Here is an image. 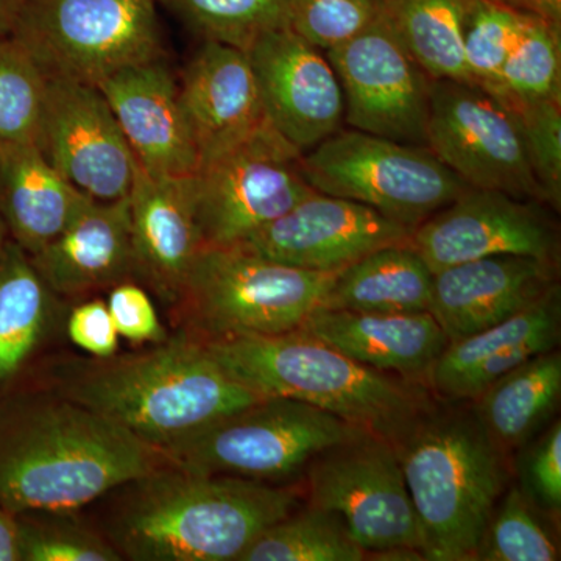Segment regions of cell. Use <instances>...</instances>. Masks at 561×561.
I'll use <instances>...</instances> for the list:
<instances>
[{
	"instance_id": "obj_1",
	"label": "cell",
	"mask_w": 561,
	"mask_h": 561,
	"mask_svg": "<svg viewBox=\"0 0 561 561\" xmlns=\"http://www.w3.org/2000/svg\"><path fill=\"white\" fill-rule=\"evenodd\" d=\"M165 465L162 449L49 390L0 408V504L11 515L77 512Z\"/></svg>"
},
{
	"instance_id": "obj_2",
	"label": "cell",
	"mask_w": 561,
	"mask_h": 561,
	"mask_svg": "<svg viewBox=\"0 0 561 561\" xmlns=\"http://www.w3.org/2000/svg\"><path fill=\"white\" fill-rule=\"evenodd\" d=\"M43 389L105 416L164 453L265 398L231 378L186 332L122 356L49 362Z\"/></svg>"
},
{
	"instance_id": "obj_3",
	"label": "cell",
	"mask_w": 561,
	"mask_h": 561,
	"mask_svg": "<svg viewBox=\"0 0 561 561\" xmlns=\"http://www.w3.org/2000/svg\"><path fill=\"white\" fill-rule=\"evenodd\" d=\"M102 534L122 560L239 561L301 490L165 465L117 486Z\"/></svg>"
},
{
	"instance_id": "obj_4",
	"label": "cell",
	"mask_w": 561,
	"mask_h": 561,
	"mask_svg": "<svg viewBox=\"0 0 561 561\" xmlns=\"http://www.w3.org/2000/svg\"><path fill=\"white\" fill-rule=\"evenodd\" d=\"M390 442L419 518L424 560H476L507 468L474 408L431 401Z\"/></svg>"
},
{
	"instance_id": "obj_5",
	"label": "cell",
	"mask_w": 561,
	"mask_h": 561,
	"mask_svg": "<svg viewBox=\"0 0 561 561\" xmlns=\"http://www.w3.org/2000/svg\"><path fill=\"white\" fill-rule=\"evenodd\" d=\"M201 342L254 393L306 402L389 440L432 401L419 382L365 367L302 330Z\"/></svg>"
},
{
	"instance_id": "obj_6",
	"label": "cell",
	"mask_w": 561,
	"mask_h": 561,
	"mask_svg": "<svg viewBox=\"0 0 561 561\" xmlns=\"http://www.w3.org/2000/svg\"><path fill=\"white\" fill-rule=\"evenodd\" d=\"M339 272H313L241 245L203 247L173 308L197 341L300 330Z\"/></svg>"
},
{
	"instance_id": "obj_7",
	"label": "cell",
	"mask_w": 561,
	"mask_h": 561,
	"mask_svg": "<svg viewBox=\"0 0 561 561\" xmlns=\"http://www.w3.org/2000/svg\"><path fill=\"white\" fill-rule=\"evenodd\" d=\"M364 431L306 402L265 397L176 443L165 456L201 474L276 483L300 478L319 454Z\"/></svg>"
},
{
	"instance_id": "obj_8",
	"label": "cell",
	"mask_w": 561,
	"mask_h": 561,
	"mask_svg": "<svg viewBox=\"0 0 561 561\" xmlns=\"http://www.w3.org/2000/svg\"><path fill=\"white\" fill-rule=\"evenodd\" d=\"M11 36L47 80L92 87L164 57L157 0H25Z\"/></svg>"
},
{
	"instance_id": "obj_9",
	"label": "cell",
	"mask_w": 561,
	"mask_h": 561,
	"mask_svg": "<svg viewBox=\"0 0 561 561\" xmlns=\"http://www.w3.org/2000/svg\"><path fill=\"white\" fill-rule=\"evenodd\" d=\"M313 190L362 203L415 230L467 190L427 147L346 128L302 154Z\"/></svg>"
},
{
	"instance_id": "obj_10",
	"label": "cell",
	"mask_w": 561,
	"mask_h": 561,
	"mask_svg": "<svg viewBox=\"0 0 561 561\" xmlns=\"http://www.w3.org/2000/svg\"><path fill=\"white\" fill-rule=\"evenodd\" d=\"M308 504L335 513L365 553L424 560L419 518L389 438L364 431L305 471Z\"/></svg>"
},
{
	"instance_id": "obj_11",
	"label": "cell",
	"mask_w": 561,
	"mask_h": 561,
	"mask_svg": "<svg viewBox=\"0 0 561 561\" xmlns=\"http://www.w3.org/2000/svg\"><path fill=\"white\" fill-rule=\"evenodd\" d=\"M302 153L271 122L192 176V205L203 247L239 245L316 190Z\"/></svg>"
},
{
	"instance_id": "obj_12",
	"label": "cell",
	"mask_w": 561,
	"mask_h": 561,
	"mask_svg": "<svg viewBox=\"0 0 561 561\" xmlns=\"http://www.w3.org/2000/svg\"><path fill=\"white\" fill-rule=\"evenodd\" d=\"M426 147L467 186L542 203L518 117L482 88L432 80Z\"/></svg>"
},
{
	"instance_id": "obj_13",
	"label": "cell",
	"mask_w": 561,
	"mask_h": 561,
	"mask_svg": "<svg viewBox=\"0 0 561 561\" xmlns=\"http://www.w3.org/2000/svg\"><path fill=\"white\" fill-rule=\"evenodd\" d=\"M324 54L341 81L351 128L426 147L432 79L382 16Z\"/></svg>"
},
{
	"instance_id": "obj_14",
	"label": "cell",
	"mask_w": 561,
	"mask_h": 561,
	"mask_svg": "<svg viewBox=\"0 0 561 561\" xmlns=\"http://www.w3.org/2000/svg\"><path fill=\"white\" fill-rule=\"evenodd\" d=\"M38 147L62 179L92 201L130 194L138 162L98 87L49 80Z\"/></svg>"
},
{
	"instance_id": "obj_15",
	"label": "cell",
	"mask_w": 561,
	"mask_h": 561,
	"mask_svg": "<svg viewBox=\"0 0 561 561\" xmlns=\"http://www.w3.org/2000/svg\"><path fill=\"white\" fill-rule=\"evenodd\" d=\"M541 203L467 187L412 231L411 247L432 273L483 257L527 256L556 264V228Z\"/></svg>"
},
{
	"instance_id": "obj_16",
	"label": "cell",
	"mask_w": 561,
	"mask_h": 561,
	"mask_svg": "<svg viewBox=\"0 0 561 561\" xmlns=\"http://www.w3.org/2000/svg\"><path fill=\"white\" fill-rule=\"evenodd\" d=\"M272 127L302 154L341 130L345 99L330 58L289 27L247 50Z\"/></svg>"
},
{
	"instance_id": "obj_17",
	"label": "cell",
	"mask_w": 561,
	"mask_h": 561,
	"mask_svg": "<svg viewBox=\"0 0 561 561\" xmlns=\"http://www.w3.org/2000/svg\"><path fill=\"white\" fill-rule=\"evenodd\" d=\"M412 228L362 203L313 192L239 245L313 272H341L383 247L411 242Z\"/></svg>"
},
{
	"instance_id": "obj_18",
	"label": "cell",
	"mask_w": 561,
	"mask_h": 561,
	"mask_svg": "<svg viewBox=\"0 0 561 561\" xmlns=\"http://www.w3.org/2000/svg\"><path fill=\"white\" fill-rule=\"evenodd\" d=\"M184 119L198 169L217 160L267 124L260 87L247 51L203 41L179 83Z\"/></svg>"
},
{
	"instance_id": "obj_19",
	"label": "cell",
	"mask_w": 561,
	"mask_h": 561,
	"mask_svg": "<svg viewBox=\"0 0 561 561\" xmlns=\"http://www.w3.org/2000/svg\"><path fill=\"white\" fill-rule=\"evenodd\" d=\"M98 88L144 172L164 179H191L198 172L179 81L164 57L121 70Z\"/></svg>"
},
{
	"instance_id": "obj_20",
	"label": "cell",
	"mask_w": 561,
	"mask_h": 561,
	"mask_svg": "<svg viewBox=\"0 0 561 561\" xmlns=\"http://www.w3.org/2000/svg\"><path fill=\"white\" fill-rule=\"evenodd\" d=\"M556 286V264L493 256L434 273L431 313L448 341L467 337L529 308Z\"/></svg>"
},
{
	"instance_id": "obj_21",
	"label": "cell",
	"mask_w": 561,
	"mask_h": 561,
	"mask_svg": "<svg viewBox=\"0 0 561 561\" xmlns=\"http://www.w3.org/2000/svg\"><path fill=\"white\" fill-rule=\"evenodd\" d=\"M191 179H164L136 168L130 203L135 280L173 308L203 249Z\"/></svg>"
},
{
	"instance_id": "obj_22",
	"label": "cell",
	"mask_w": 561,
	"mask_h": 561,
	"mask_svg": "<svg viewBox=\"0 0 561 561\" xmlns=\"http://www.w3.org/2000/svg\"><path fill=\"white\" fill-rule=\"evenodd\" d=\"M31 260L57 297H83L135 280L128 197H88L60 234Z\"/></svg>"
},
{
	"instance_id": "obj_23",
	"label": "cell",
	"mask_w": 561,
	"mask_h": 561,
	"mask_svg": "<svg viewBox=\"0 0 561 561\" xmlns=\"http://www.w3.org/2000/svg\"><path fill=\"white\" fill-rule=\"evenodd\" d=\"M300 330L376 371L419 381L448 345L431 312L373 313L317 308Z\"/></svg>"
},
{
	"instance_id": "obj_24",
	"label": "cell",
	"mask_w": 561,
	"mask_h": 561,
	"mask_svg": "<svg viewBox=\"0 0 561 561\" xmlns=\"http://www.w3.org/2000/svg\"><path fill=\"white\" fill-rule=\"evenodd\" d=\"M87 198L38 146L0 139V220L28 256L57 238Z\"/></svg>"
},
{
	"instance_id": "obj_25",
	"label": "cell",
	"mask_w": 561,
	"mask_h": 561,
	"mask_svg": "<svg viewBox=\"0 0 561 561\" xmlns=\"http://www.w3.org/2000/svg\"><path fill=\"white\" fill-rule=\"evenodd\" d=\"M434 273L411 243L383 247L339 272L321 308L354 312H431Z\"/></svg>"
},
{
	"instance_id": "obj_26",
	"label": "cell",
	"mask_w": 561,
	"mask_h": 561,
	"mask_svg": "<svg viewBox=\"0 0 561 561\" xmlns=\"http://www.w3.org/2000/svg\"><path fill=\"white\" fill-rule=\"evenodd\" d=\"M561 356L551 350L537 354L486 387L474 411L502 453L522 448L559 408Z\"/></svg>"
},
{
	"instance_id": "obj_27",
	"label": "cell",
	"mask_w": 561,
	"mask_h": 561,
	"mask_svg": "<svg viewBox=\"0 0 561 561\" xmlns=\"http://www.w3.org/2000/svg\"><path fill=\"white\" fill-rule=\"evenodd\" d=\"M55 301L31 256L7 238L0 251V390L20 378L46 342Z\"/></svg>"
},
{
	"instance_id": "obj_28",
	"label": "cell",
	"mask_w": 561,
	"mask_h": 561,
	"mask_svg": "<svg viewBox=\"0 0 561 561\" xmlns=\"http://www.w3.org/2000/svg\"><path fill=\"white\" fill-rule=\"evenodd\" d=\"M470 0H382V20L432 80L471 84L463 58Z\"/></svg>"
},
{
	"instance_id": "obj_29",
	"label": "cell",
	"mask_w": 561,
	"mask_h": 561,
	"mask_svg": "<svg viewBox=\"0 0 561 561\" xmlns=\"http://www.w3.org/2000/svg\"><path fill=\"white\" fill-rule=\"evenodd\" d=\"M560 324L559 286H553L540 300L507 320L467 337L448 342L432 365L427 381L431 382L432 390L445 400L453 387L476 365L516 343L534 339H560Z\"/></svg>"
},
{
	"instance_id": "obj_30",
	"label": "cell",
	"mask_w": 561,
	"mask_h": 561,
	"mask_svg": "<svg viewBox=\"0 0 561 561\" xmlns=\"http://www.w3.org/2000/svg\"><path fill=\"white\" fill-rule=\"evenodd\" d=\"M367 553L335 513L308 505L267 527L239 561H362Z\"/></svg>"
},
{
	"instance_id": "obj_31",
	"label": "cell",
	"mask_w": 561,
	"mask_h": 561,
	"mask_svg": "<svg viewBox=\"0 0 561 561\" xmlns=\"http://www.w3.org/2000/svg\"><path fill=\"white\" fill-rule=\"evenodd\" d=\"M491 95L511 110L538 102H561V27L526 14L519 38Z\"/></svg>"
},
{
	"instance_id": "obj_32",
	"label": "cell",
	"mask_w": 561,
	"mask_h": 561,
	"mask_svg": "<svg viewBox=\"0 0 561 561\" xmlns=\"http://www.w3.org/2000/svg\"><path fill=\"white\" fill-rule=\"evenodd\" d=\"M203 38L247 51L267 32L287 27L289 0H160Z\"/></svg>"
},
{
	"instance_id": "obj_33",
	"label": "cell",
	"mask_w": 561,
	"mask_h": 561,
	"mask_svg": "<svg viewBox=\"0 0 561 561\" xmlns=\"http://www.w3.org/2000/svg\"><path fill=\"white\" fill-rule=\"evenodd\" d=\"M542 515L518 486L508 489L491 513L476 560H560L559 541Z\"/></svg>"
},
{
	"instance_id": "obj_34",
	"label": "cell",
	"mask_w": 561,
	"mask_h": 561,
	"mask_svg": "<svg viewBox=\"0 0 561 561\" xmlns=\"http://www.w3.org/2000/svg\"><path fill=\"white\" fill-rule=\"evenodd\" d=\"M47 84L49 80L13 36L0 38V139L38 146Z\"/></svg>"
},
{
	"instance_id": "obj_35",
	"label": "cell",
	"mask_w": 561,
	"mask_h": 561,
	"mask_svg": "<svg viewBox=\"0 0 561 561\" xmlns=\"http://www.w3.org/2000/svg\"><path fill=\"white\" fill-rule=\"evenodd\" d=\"M69 511L16 515L20 561H121L101 530H92Z\"/></svg>"
},
{
	"instance_id": "obj_36",
	"label": "cell",
	"mask_w": 561,
	"mask_h": 561,
	"mask_svg": "<svg viewBox=\"0 0 561 561\" xmlns=\"http://www.w3.org/2000/svg\"><path fill=\"white\" fill-rule=\"evenodd\" d=\"M519 13L491 0H470L463 31V58L471 84L493 94L508 55L523 31Z\"/></svg>"
},
{
	"instance_id": "obj_37",
	"label": "cell",
	"mask_w": 561,
	"mask_h": 561,
	"mask_svg": "<svg viewBox=\"0 0 561 561\" xmlns=\"http://www.w3.org/2000/svg\"><path fill=\"white\" fill-rule=\"evenodd\" d=\"M381 11L382 0H289L287 27L328 51L370 27Z\"/></svg>"
},
{
	"instance_id": "obj_38",
	"label": "cell",
	"mask_w": 561,
	"mask_h": 561,
	"mask_svg": "<svg viewBox=\"0 0 561 561\" xmlns=\"http://www.w3.org/2000/svg\"><path fill=\"white\" fill-rule=\"evenodd\" d=\"M518 117L524 147L542 203L561 206V102L531 103L512 110Z\"/></svg>"
},
{
	"instance_id": "obj_39",
	"label": "cell",
	"mask_w": 561,
	"mask_h": 561,
	"mask_svg": "<svg viewBox=\"0 0 561 561\" xmlns=\"http://www.w3.org/2000/svg\"><path fill=\"white\" fill-rule=\"evenodd\" d=\"M518 489L542 513L559 518L561 511V423L553 421L524 449L518 463Z\"/></svg>"
},
{
	"instance_id": "obj_40",
	"label": "cell",
	"mask_w": 561,
	"mask_h": 561,
	"mask_svg": "<svg viewBox=\"0 0 561 561\" xmlns=\"http://www.w3.org/2000/svg\"><path fill=\"white\" fill-rule=\"evenodd\" d=\"M108 305L111 319L117 334L136 345L168 341L169 334L162 327L157 308L149 294L136 280H124L110 289Z\"/></svg>"
},
{
	"instance_id": "obj_41",
	"label": "cell",
	"mask_w": 561,
	"mask_h": 561,
	"mask_svg": "<svg viewBox=\"0 0 561 561\" xmlns=\"http://www.w3.org/2000/svg\"><path fill=\"white\" fill-rule=\"evenodd\" d=\"M69 341L92 357H110L119 350L121 335L103 300L81 302L70 311L66 324Z\"/></svg>"
},
{
	"instance_id": "obj_42",
	"label": "cell",
	"mask_w": 561,
	"mask_h": 561,
	"mask_svg": "<svg viewBox=\"0 0 561 561\" xmlns=\"http://www.w3.org/2000/svg\"><path fill=\"white\" fill-rule=\"evenodd\" d=\"M519 13L541 18L561 27V0H491Z\"/></svg>"
},
{
	"instance_id": "obj_43",
	"label": "cell",
	"mask_w": 561,
	"mask_h": 561,
	"mask_svg": "<svg viewBox=\"0 0 561 561\" xmlns=\"http://www.w3.org/2000/svg\"><path fill=\"white\" fill-rule=\"evenodd\" d=\"M0 561H20L16 516L0 504Z\"/></svg>"
},
{
	"instance_id": "obj_44",
	"label": "cell",
	"mask_w": 561,
	"mask_h": 561,
	"mask_svg": "<svg viewBox=\"0 0 561 561\" xmlns=\"http://www.w3.org/2000/svg\"><path fill=\"white\" fill-rule=\"evenodd\" d=\"M24 5L25 0H0V38L11 36Z\"/></svg>"
},
{
	"instance_id": "obj_45",
	"label": "cell",
	"mask_w": 561,
	"mask_h": 561,
	"mask_svg": "<svg viewBox=\"0 0 561 561\" xmlns=\"http://www.w3.org/2000/svg\"><path fill=\"white\" fill-rule=\"evenodd\" d=\"M7 238H9V234H7L5 227H3L2 220H0V251H2Z\"/></svg>"
}]
</instances>
